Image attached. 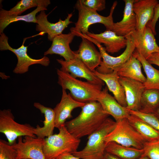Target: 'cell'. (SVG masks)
Here are the masks:
<instances>
[{
    "instance_id": "obj_1",
    "label": "cell",
    "mask_w": 159,
    "mask_h": 159,
    "mask_svg": "<svg viewBox=\"0 0 159 159\" xmlns=\"http://www.w3.org/2000/svg\"><path fill=\"white\" fill-rule=\"evenodd\" d=\"M81 108L79 115L64 124L68 131L79 139L94 132L109 116L97 101L86 103Z\"/></svg>"
},
{
    "instance_id": "obj_2",
    "label": "cell",
    "mask_w": 159,
    "mask_h": 159,
    "mask_svg": "<svg viewBox=\"0 0 159 159\" xmlns=\"http://www.w3.org/2000/svg\"><path fill=\"white\" fill-rule=\"evenodd\" d=\"M57 73L59 85L62 89L69 90L71 95L75 100L83 103L97 101L102 86L79 80L60 69H57Z\"/></svg>"
},
{
    "instance_id": "obj_3",
    "label": "cell",
    "mask_w": 159,
    "mask_h": 159,
    "mask_svg": "<svg viewBox=\"0 0 159 159\" xmlns=\"http://www.w3.org/2000/svg\"><path fill=\"white\" fill-rule=\"evenodd\" d=\"M59 130L58 133L44 139L43 151L45 159H55L62 154L77 151L80 139L72 135L64 125Z\"/></svg>"
},
{
    "instance_id": "obj_4",
    "label": "cell",
    "mask_w": 159,
    "mask_h": 159,
    "mask_svg": "<svg viewBox=\"0 0 159 159\" xmlns=\"http://www.w3.org/2000/svg\"><path fill=\"white\" fill-rule=\"evenodd\" d=\"M117 5V2H114L111 8L109 15L107 16H104L98 14L97 11L84 6L81 0H77L75 7L78 12V19L75 23V26L70 28V32L74 33L76 36L77 37L80 34L87 35L89 32V26L97 23L103 24L105 27L106 30L111 31L114 23L113 14Z\"/></svg>"
},
{
    "instance_id": "obj_5",
    "label": "cell",
    "mask_w": 159,
    "mask_h": 159,
    "mask_svg": "<svg viewBox=\"0 0 159 159\" xmlns=\"http://www.w3.org/2000/svg\"><path fill=\"white\" fill-rule=\"evenodd\" d=\"M116 124V121L108 117L95 131L88 136L84 148L72 154L81 159H101L105 151V138L114 129Z\"/></svg>"
},
{
    "instance_id": "obj_6",
    "label": "cell",
    "mask_w": 159,
    "mask_h": 159,
    "mask_svg": "<svg viewBox=\"0 0 159 159\" xmlns=\"http://www.w3.org/2000/svg\"><path fill=\"white\" fill-rule=\"evenodd\" d=\"M116 122L115 128L105 138L106 145L114 142L125 146L143 149L146 141L131 125L127 118Z\"/></svg>"
},
{
    "instance_id": "obj_7",
    "label": "cell",
    "mask_w": 159,
    "mask_h": 159,
    "mask_svg": "<svg viewBox=\"0 0 159 159\" xmlns=\"http://www.w3.org/2000/svg\"><path fill=\"white\" fill-rule=\"evenodd\" d=\"M83 36L95 44L99 49L102 59L95 70L100 73L107 74L114 71L117 72L119 68L132 56L135 50L134 39L131 34L125 37L127 39V45L125 50L121 54L116 57L110 55L101 44L86 35L84 34Z\"/></svg>"
},
{
    "instance_id": "obj_8",
    "label": "cell",
    "mask_w": 159,
    "mask_h": 159,
    "mask_svg": "<svg viewBox=\"0 0 159 159\" xmlns=\"http://www.w3.org/2000/svg\"><path fill=\"white\" fill-rule=\"evenodd\" d=\"M0 35V50L10 51L14 53L17 57V62L13 70V73L16 74L25 73L28 71L30 66L34 64H40L45 67L49 65V59L46 56H44L39 59H35L30 57L28 54V46L24 45L27 38L24 39L22 44L20 47L15 49L9 45L8 38L4 33Z\"/></svg>"
},
{
    "instance_id": "obj_9",
    "label": "cell",
    "mask_w": 159,
    "mask_h": 159,
    "mask_svg": "<svg viewBox=\"0 0 159 159\" xmlns=\"http://www.w3.org/2000/svg\"><path fill=\"white\" fill-rule=\"evenodd\" d=\"M34 128L29 124H21L16 122L10 109L0 110V132L5 135L10 145L14 144L19 137H36L34 134Z\"/></svg>"
},
{
    "instance_id": "obj_10",
    "label": "cell",
    "mask_w": 159,
    "mask_h": 159,
    "mask_svg": "<svg viewBox=\"0 0 159 159\" xmlns=\"http://www.w3.org/2000/svg\"><path fill=\"white\" fill-rule=\"evenodd\" d=\"M12 145L17 153V159H45L43 151L44 139L26 136L18 138Z\"/></svg>"
},
{
    "instance_id": "obj_11",
    "label": "cell",
    "mask_w": 159,
    "mask_h": 159,
    "mask_svg": "<svg viewBox=\"0 0 159 159\" xmlns=\"http://www.w3.org/2000/svg\"><path fill=\"white\" fill-rule=\"evenodd\" d=\"M57 60L61 65V70L69 73L74 78H83L93 84L102 86L104 85V82L95 74L94 71L89 68L77 57L69 61L62 59H57Z\"/></svg>"
},
{
    "instance_id": "obj_12",
    "label": "cell",
    "mask_w": 159,
    "mask_h": 159,
    "mask_svg": "<svg viewBox=\"0 0 159 159\" xmlns=\"http://www.w3.org/2000/svg\"><path fill=\"white\" fill-rule=\"evenodd\" d=\"M48 14H46L45 11H42L36 16V29L41 34L47 33L48 39L52 41L56 36L62 34L63 30L68 25L72 23L70 19L73 14L72 13L68 14L67 16L64 20H62L60 18L57 22L54 23L48 21Z\"/></svg>"
},
{
    "instance_id": "obj_13",
    "label": "cell",
    "mask_w": 159,
    "mask_h": 159,
    "mask_svg": "<svg viewBox=\"0 0 159 159\" xmlns=\"http://www.w3.org/2000/svg\"><path fill=\"white\" fill-rule=\"evenodd\" d=\"M119 80L125 90L126 108L130 110L139 111L141 97L145 89L143 83L132 79L119 76Z\"/></svg>"
},
{
    "instance_id": "obj_14",
    "label": "cell",
    "mask_w": 159,
    "mask_h": 159,
    "mask_svg": "<svg viewBox=\"0 0 159 159\" xmlns=\"http://www.w3.org/2000/svg\"><path fill=\"white\" fill-rule=\"evenodd\" d=\"M85 103L79 102L74 99L70 93L62 89L61 100L53 109L55 115V127L58 129L64 125L66 120L72 117L71 113L77 108L81 107Z\"/></svg>"
},
{
    "instance_id": "obj_15",
    "label": "cell",
    "mask_w": 159,
    "mask_h": 159,
    "mask_svg": "<svg viewBox=\"0 0 159 159\" xmlns=\"http://www.w3.org/2000/svg\"><path fill=\"white\" fill-rule=\"evenodd\" d=\"M131 34L134 39L135 50L146 59L153 53L159 52V47L155 35L148 24L142 33L135 31Z\"/></svg>"
},
{
    "instance_id": "obj_16",
    "label": "cell",
    "mask_w": 159,
    "mask_h": 159,
    "mask_svg": "<svg viewBox=\"0 0 159 159\" xmlns=\"http://www.w3.org/2000/svg\"><path fill=\"white\" fill-rule=\"evenodd\" d=\"M80 37L82 40L78 50L74 51L76 57L93 71L100 64L102 60L101 54L90 40L83 36Z\"/></svg>"
},
{
    "instance_id": "obj_17",
    "label": "cell",
    "mask_w": 159,
    "mask_h": 159,
    "mask_svg": "<svg viewBox=\"0 0 159 159\" xmlns=\"http://www.w3.org/2000/svg\"><path fill=\"white\" fill-rule=\"evenodd\" d=\"M158 2L157 0L135 1L133 9L136 18V32L143 33L146 25L152 20L155 7Z\"/></svg>"
},
{
    "instance_id": "obj_18",
    "label": "cell",
    "mask_w": 159,
    "mask_h": 159,
    "mask_svg": "<svg viewBox=\"0 0 159 159\" xmlns=\"http://www.w3.org/2000/svg\"><path fill=\"white\" fill-rule=\"evenodd\" d=\"M75 36L74 33L70 32L67 34H62L56 36L53 39L50 47L44 52V56L58 54L66 61L74 59L76 57L75 53L71 49L69 44Z\"/></svg>"
},
{
    "instance_id": "obj_19",
    "label": "cell",
    "mask_w": 159,
    "mask_h": 159,
    "mask_svg": "<svg viewBox=\"0 0 159 159\" xmlns=\"http://www.w3.org/2000/svg\"><path fill=\"white\" fill-rule=\"evenodd\" d=\"M125 6L122 19L114 23L112 31L118 35L125 37L136 30V20L133 9V4L135 1L124 0Z\"/></svg>"
},
{
    "instance_id": "obj_20",
    "label": "cell",
    "mask_w": 159,
    "mask_h": 159,
    "mask_svg": "<svg viewBox=\"0 0 159 159\" xmlns=\"http://www.w3.org/2000/svg\"><path fill=\"white\" fill-rule=\"evenodd\" d=\"M107 87L102 90L97 100L101 104L104 112L111 115L115 121L127 118L130 115L129 110L119 104L114 97L110 94Z\"/></svg>"
},
{
    "instance_id": "obj_21",
    "label": "cell",
    "mask_w": 159,
    "mask_h": 159,
    "mask_svg": "<svg viewBox=\"0 0 159 159\" xmlns=\"http://www.w3.org/2000/svg\"><path fill=\"white\" fill-rule=\"evenodd\" d=\"M99 44H103L106 52L112 54L118 52L126 47L127 39L114 32L106 30L100 34L89 32L86 35Z\"/></svg>"
},
{
    "instance_id": "obj_22",
    "label": "cell",
    "mask_w": 159,
    "mask_h": 159,
    "mask_svg": "<svg viewBox=\"0 0 159 159\" xmlns=\"http://www.w3.org/2000/svg\"><path fill=\"white\" fill-rule=\"evenodd\" d=\"M93 71L106 84L108 90L112 93L118 102L122 106L126 107L127 103L125 90L119 82L117 72L114 71L110 73L103 74L99 73L95 70Z\"/></svg>"
},
{
    "instance_id": "obj_23",
    "label": "cell",
    "mask_w": 159,
    "mask_h": 159,
    "mask_svg": "<svg viewBox=\"0 0 159 159\" xmlns=\"http://www.w3.org/2000/svg\"><path fill=\"white\" fill-rule=\"evenodd\" d=\"M34 106L39 110L44 117V120L43 121V126L41 127L37 125L36 127L34 129V134L37 137L42 138L53 135L55 127V115L54 109L37 102L34 103Z\"/></svg>"
},
{
    "instance_id": "obj_24",
    "label": "cell",
    "mask_w": 159,
    "mask_h": 159,
    "mask_svg": "<svg viewBox=\"0 0 159 159\" xmlns=\"http://www.w3.org/2000/svg\"><path fill=\"white\" fill-rule=\"evenodd\" d=\"M47 10L46 7H38L30 13L23 15L10 14L7 10L1 9L0 11V34L4 33L5 28L10 24L18 21L36 23V15L39 12Z\"/></svg>"
},
{
    "instance_id": "obj_25",
    "label": "cell",
    "mask_w": 159,
    "mask_h": 159,
    "mask_svg": "<svg viewBox=\"0 0 159 159\" xmlns=\"http://www.w3.org/2000/svg\"><path fill=\"white\" fill-rule=\"evenodd\" d=\"M140 61L133 55L117 71L119 77L132 79L144 83L146 77L143 74Z\"/></svg>"
},
{
    "instance_id": "obj_26",
    "label": "cell",
    "mask_w": 159,
    "mask_h": 159,
    "mask_svg": "<svg viewBox=\"0 0 159 159\" xmlns=\"http://www.w3.org/2000/svg\"><path fill=\"white\" fill-rule=\"evenodd\" d=\"M133 55L140 62L146 77L143 83L145 89L159 90V70L154 68L147 60L135 50Z\"/></svg>"
},
{
    "instance_id": "obj_27",
    "label": "cell",
    "mask_w": 159,
    "mask_h": 159,
    "mask_svg": "<svg viewBox=\"0 0 159 159\" xmlns=\"http://www.w3.org/2000/svg\"><path fill=\"white\" fill-rule=\"evenodd\" d=\"M127 119L131 125L146 142H153L159 140V132L146 122L131 114Z\"/></svg>"
},
{
    "instance_id": "obj_28",
    "label": "cell",
    "mask_w": 159,
    "mask_h": 159,
    "mask_svg": "<svg viewBox=\"0 0 159 159\" xmlns=\"http://www.w3.org/2000/svg\"><path fill=\"white\" fill-rule=\"evenodd\" d=\"M105 151L121 159H136L142 156L144 152L143 149L125 146L114 142L107 144Z\"/></svg>"
},
{
    "instance_id": "obj_29",
    "label": "cell",
    "mask_w": 159,
    "mask_h": 159,
    "mask_svg": "<svg viewBox=\"0 0 159 159\" xmlns=\"http://www.w3.org/2000/svg\"><path fill=\"white\" fill-rule=\"evenodd\" d=\"M159 107V90L145 89L141 97L139 111L153 114Z\"/></svg>"
},
{
    "instance_id": "obj_30",
    "label": "cell",
    "mask_w": 159,
    "mask_h": 159,
    "mask_svg": "<svg viewBox=\"0 0 159 159\" xmlns=\"http://www.w3.org/2000/svg\"><path fill=\"white\" fill-rule=\"evenodd\" d=\"M50 4L49 0H21L18 2L14 6L7 11L10 14L19 15L32 8L40 6L47 8Z\"/></svg>"
},
{
    "instance_id": "obj_31",
    "label": "cell",
    "mask_w": 159,
    "mask_h": 159,
    "mask_svg": "<svg viewBox=\"0 0 159 159\" xmlns=\"http://www.w3.org/2000/svg\"><path fill=\"white\" fill-rule=\"evenodd\" d=\"M17 153L8 142L0 139V159H17Z\"/></svg>"
},
{
    "instance_id": "obj_32",
    "label": "cell",
    "mask_w": 159,
    "mask_h": 159,
    "mask_svg": "<svg viewBox=\"0 0 159 159\" xmlns=\"http://www.w3.org/2000/svg\"><path fill=\"white\" fill-rule=\"evenodd\" d=\"M142 155L149 159H159V140L153 142H146L143 149Z\"/></svg>"
},
{
    "instance_id": "obj_33",
    "label": "cell",
    "mask_w": 159,
    "mask_h": 159,
    "mask_svg": "<svg viewBox=\"0 0 159 159\" xmlns=\"http://www.w3.org/2000/svg\"><path fill=\"white\" fill-rule=\"evenodd\" d=\"M129 110L130 114L139 117L159 132V119L153 114L145 113L139 111Z\"/></svg>"
},
{
    "instance_id": "obj_34",
    "label": "cell",
    "mask_w": 159,
    "mask_h": 159,
    "mask_svg": "<svg viewBox=\"0 0 159 159\" xmlns=\"http://www.w3.org/2000/svg\"><path fill=\"white\" fill-rule=\"evenodd\" d=\"M83 4L87 7L95 11H101L105 8V0H81Z\"/></svg>"
},
{
    "instance_id": "obj_35",
    "label": "cell",
    "mask_w": 159,
    "mask_h": 159,
    "mask_svg": "<svg viewBox=\"0 0 159 159\" xmlns=\"http://www.w3.org/2000/svg\"><path fill=\"white\" fill-rule=\"evenodd\" d=\"M159 18V3H158L155 7L153 16L152 20L148 23L155 35L156 34L155 26Z\"/></svg>"
},
{
    "instance_id": "obj_36",
    "label": "cell",
    "mask_w": 159,
    "mask_h": 159,
    "mask_svg": "<svg viewBox=\"0 0 159 159\" xmlns=\"http://www.w3.org/2000/svg\"><path fill=\"white\" fill-rule=\"evenodd\" d=\"M146 60L151 64L159 66V52L153 53Z\"/></svg>"
},
{
    "instance_id": "obj_37",
    "label": "cell",
    "mask_w": 159,
    "mask_h": 159,
    "mask_svg": "<svg viewBox=\"0 0 159 159\" xmlns=\"http://www.w3.org/2000/svg\"><path fill=\"white\" fill-rule=\"evenodd\" d=\"M55 159H81L70 153H64L57 157Z\"/></svg>"
},
{
    "instance_id": "obj_38",
    "label": "cell",
    "mask_w": 159,
    "mask_h": 159,
    "mask_svg": "<svg viewBox=\"0 0 159 159\" xmlns=\"http://www.w3.org/2000/svg\"><path fill=\"white\" fill-rule=\"evenodd\" d=\"M101 159H121L118 157L105 151Z\"/></svg>"
},
{
    "instance_id": "obj_39",
    "label": "cell",
    "mask_w": 159,
    "mask_h": 159,
    "mask_svg": "<svg viewBox=\"0 0 159 159\" xmlns=\"http://www.w3.org/2000/svg\"><path fill=\"white\" fill-rule=\"evenodd\" d=\"M153 114L159 119V107Z\"/></svg>"
},
{
    "instance_id": "obj_40",
    "label": "cell",
    "mask_w": 159,
    "mask_h": 159,
    "mask_svg": "<svg viewBox=\"0 0 159 159\" xmlns=\"http://www.w3.org/2000/svg\"><path fill=\"white\" fill-rule=\"evenodd\" d=\"M136 159H149V158L146 156L142 155L140 157Z\"/></svg>"
}]
</instances>
